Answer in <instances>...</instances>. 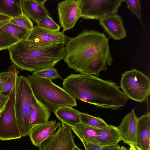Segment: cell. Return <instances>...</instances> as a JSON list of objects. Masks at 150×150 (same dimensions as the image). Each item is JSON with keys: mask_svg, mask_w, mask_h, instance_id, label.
Wrapping results in <instances>:
<instances>
[{"mask_svg": "<svg viewBox=\"0 0 150 150\" xmlns=\"http://www.w3.org/2000/svg\"><path fill=\"white\" fill-rule=\"evenodd\" d=\"M63 81V88L74 99L97 108L119 110L129 99L117 83L94 75L71 73Z\"/></svg>", "mask_w": 150, "mask_h": 150, "instance_id": "1", "label": "cell"}, {"mask_svg": "<svg viewBox=\"0 0 150 150\" xmlns=\"http://www.w3.org/2000/svg\"><path fill=\"white\" fill-rule=\"evenodd\" d=\"M11 62L22 71H34L53 67L66 55L64 45L60 44L39 46L24 40L8 49Z\"/></svg>", "mask_w": 150, "mask_h": 150, "instance_id": "2", "label": "cell"}, {"mask_svg": "<svg viewBox=\"0 0 150 150\" xmlns=\"http://www.w3.org/2000/svg\"><path fill=\"white\" fill-rule=\"evenodd\" d=\"M109 38L103 33L85 30L65 45L64 60L68 67L79 72L97 56L110 54Z\"/></svg>", "mask_w": 150, "mask_h": 150, "instance_id": "3", "label": "cell"}, {"mask_svg": "<svg viewBox=\"0 0 150 150\" xmlns=\"http://www.w3.org/2000/svg\"><path fill=\"white\" fill-rule=\"evenodd\" d=\"M26 78L36 99L50 111L64 106L77 105L76 100L52 80L33 75Z\"/></svg>", "mask_w": 150, "mask_h": 150, "instance_id": "4", "label": "cell"}, {"mask_svg": "<svg viewBox=\"0 0 150 150\" xmlns=\"http://www.w3.org/2000/svg\"><path fill=\"white\" fill-rule=\"evenodd\" d=\"M37 100L26 77L18 76L16 82L15 109L18 128L21 137L29 135L32 129L30 116Z\"/></svg>", "mask_w": 150, "mask_h": 150, "instance_id": "5", "label": "cell"}, {"mask_svg": "<svg viewBox=\"0 0 150 150\" xmlns=\"http://www.w3.org/2000/svg\"><path fill=\"white\" fill-rule=\"evenodd\" d=\"M120 88L128 98L142 103L147 100L150 93V79L135 69L121 75Z\"/></svg>", "mask_w": 150, "mask_h": 150, "instance_id": "6", "label": "cell"}, {"mask_svg": "<svg viewBox=\"0 0 150 150\" xmlns=\"http://www.w3.org/2000/svg\"><path fill=\"white\" fill-rule=\"evenodd\" d=\"M16 86V83L11 90L5 108L0 114V140L1 141L19 139L22 137L15 111Z\"/></svg>", "mask_w": 150, "mask_h": 150, "instance_id": "7", "label": "cell"}, {"mask_svg": "<svg viewBox=\"0 0 150 150\" xmlns=\"http://www.w3.org/2000/svg\"><path fill=\"white\" fill-rule=\"evenodd\" d=\"M124 0H81V17L86 20H100L117 14Z\"/></svg>", "mask_w": 150, "mask_h": 150, "instance_id": "8", "label": "cell"}, {"mask_svg": "<svg viewBox=\"0 0 150 150\" xmlns=\"http://www.w3.org/2000/svg\"><path fill=\"white\" fill-rule=\"evenodd\" d=\"M71 127L60 123L57 132L42 142L39 150H72L76 145Z\"/></svg>", "mask_w": 150, "mask_h": 150, "instance_id": "9", "label": "cell"}, {"mask_svg": "<svg viewBox=\"0 0 150 150\" xmlns=\"http://www.w3.org/2000/svg\"><path fill=\"white\" fill-rule=\"evenodd\" d=\"M69 38L63 31L50 30L36 25L34 26L25 40L35 45L42 46L60 44L65 45Z\"/></svg>", "mask_w": 150, "mask_h": 150, "instance_id": "10", "label": "cell"}, {"mask_svg": "<svg viewBox=\"0 0 150 150\" xmlns=\"http://www.w3.org/2000/svg\"><path fill=\"white\" fill-rule=\"evenodd\" d=\"M81 0H65L57 5L59 22L63 32L72 29L81 17Z\"/></svg>", "mask_w": 150, "mask_h": 150, "instance_id": "11", "label": "cell"}, {"mask_svg": "<svg viewBox=\"0 0 150 150\" xmlns=\"http://www.w3.org/2000/svg\"><path fill=\"white\" fill-rule=\"evenodd\" d=\"M99 24L107 34L115 40H122L126 36L122 19L117 14L104 18L99 21Z\"/></svg>", "mask_w": 150, "mask_h": 150, "instance_id": "12", "label": "cell"}, {"mask_svg": "<svg viewBox=\"0 0 150 150\" xmlns=\"http://www.w3.org/2000/svg\"><path fill=\"white\" fill-rule=\"evenodd\" d=\"M138 117L134 108L126 115L117 127L120 133L122 140L128 145L136 144V133Z\"/></svg>", "mask_w": 150, "mask_h": 150, "instance_id": "13", "label": "cell"}, {"mask_svg": "<svg viewBox=\"0 0 150 150\" xmlns=\"http://www.w3.org/2000/svg\"><path fill=\"white\" fill-rule=\"evenodd\" d=\"M59 124L54 120L33 127L29 134L33 144L39 146L45 140L54 134Z\"/></svg>", "mask_w": 150, "mask_h": 150, "instance_id": "14", "label": "cell"}, {"mask_svg": "<svg viewBox=\"0 0 150 150\" xmlns=\"http://www.w3.org/2000/svg\"><path fill=\"white\" fill-rule=\"evenodd\" d=\"M137 143L142 150L150 149V114L148 112L138 118Z\"/></svg>", "mask_w": 150, "mask_h": 150, "instance_id": "15", "label": "cell"}, {"mask_svg": "<svg viewBox=\"0 0 150 150\" xmlns=\"http://www.w3.org/2000/svg\"><path fill=\"white\" fill-rule=\"evenodd\" d=\"M47 0H21L23 12L34 23L40 19L50 16L45 6Z\"/></svg>", "mask_w": 150, "mask_h": 150, "instance_id": "16", "label": "cell"}, {"mask_svg": "<svg viewBox=\"0 0 150 150\" xmlns=\"http://www.w3.org/2000/svg\"><path fill=\"white\" fill-rule=\"evenodd\" d=\"M121 140V136L118 127L109 125L101 129L97 139V144L101 147L117 144Z\"/></svg>", "mask_w": 150, "mask_h": 150, "instance_id": "17", "label": "cell"}, {"mask_svg": "<svg viewBox=\"0 0 150 150\" xmlns=\"http://www.w3.org/2000/svg\"><path fill=\"white\" fill-rule=\"evenodd\" d=\"M71 130L81 142L97 144L98 136L100 129L80 122L71 127Z\"/></svg>", "mask_w": 150, "mask_h": 150, "instance_id": "18", "label": "cell"}, {"mask_svg": "<svg viewBox=\"0 0 150 150\" xmlns=\"http://www.w3.org/2000/svg\"><path fill=\"white\" fill-rule=\"evenodd\" d=\"M54 112L57 117L62 122L70 127L81 122L79 117L80 112L71 107H62L57 109Z\"/></svg>", "mask_w": 150, "mask_h": 150, "instance_id": "19", "label": "cell"}, {"mask_svg": "<svg viewBox=\"0 0 150 150\" xmlns=\"http://www.w3.org/2000/svg\"><path fill=\"white\" fill-rule=\"evenodd\" d=\"M50 115V111L37 100L30 113V123L31 127L32 128L37 125L47 122Z\"/></svg>", "mask_w": 150, "mask_h": 150, "instance_id": "20", "label": "cell"}, {"mask_svg": "<svg viewBox=\"0 0 150 150\" xmlns=\"http://www.w3.org/2000/svg\"><path fill=\"white\" fill-rule=\"evenodd\" d=\"M23 13L21 0H0V13L13 18Z\"/></svg>", "mask_w": 150, "mask_h": 150, "instance_id": "21", "label": "cell"}, {"mask_svg": "<svg viewBox=\"0 0 150 150\" xmlns=\"http://www.w3.org/2000/svg\"><path fill=\"white\" fill-rule=\"evenodd\" d=\"M30 31L8 23L0 28V32L4 33L21 41L25 39Z\"/></svg>", "mask_w": 150, "mask_h": 150, "instance_id": "22", "label": "cell"}, {"mask_svg": "<svg viewBox=\"0 0 150 150\" xmlns=\"http://www.w3.org/2000/svg\"><path fill=\"white\" fill-rule=\"evenodd\" d=\"M7 71L9 73V75L0 93L9 96L13 86L16 83L19 71L12 64L9 66Z\"/></svg>", "mask_w": 150, "mask_h": 150, "instance_id": "23", "label": "cell"}, {"mask_svg": "<svg viewBox=\"0 0 150 150\" xmlns=\"http://www.w3.org/2000/svg\"><path fill=\"white\" fill-rule=\"evenodd\" d=\"M79 117L81 122L95 128L102 129L108 125L102 118L87 113L80 112Z\"/></svg>", "mask_w": 150, "mask_h": 150, "instance_id": "24", "label": "cell"}, {"mask_svg": "<svg viewBox=\"0 0 150 150\" xmlns=\"http://www.w3.org/2000/svg\"><path fill=\"white\" fill-rule=\"evenodd\" d=\"M33 76L52 80L58 78L62 79L57 69L53 67L46 68L33 71Z\"/></svg>", "mask_w": 150, "mask_h": 150, "instance_id": "25", "label": "cell"}, {"mask_svg": "<svg viewBox=\"0 0 150 150\" xmlns=\"http://www.w3.org/2000/svg\"><path fill=\"white\" fill-rule=\"evenodd\" d=\"M9 23L26 29L30 31L34 27L33 23L29 17L23 12L19 16L11 18Z\"/></svg>", "mask_w": 150, "mask_h": 150, "instance_id": "26", "label": "cell"}, {"mask_svg": "<svg viewBox=\"0 0 150 150\" xmlns=\"http://www.w3.org/2000/svg\"><path fill=\"white\" fill-rule=\"evenodd\" d=\"M36 23L38 26L55 31H59L61 27L49 15L38 20Z\"/></svg>", "mask_w": 150, "mask_h": 150, "instance_id": "27", "label": "cell"}, {"mask_svg": "<svg viewBox=\"0 0 150 150\" xmlns=\"http://www.w3.org/2000/svg\"><path fill=\"white\" fill-rule=\"evenodd\" d=\"M19 41L18 39L0 32V51L8 49Z\"/></svg>", "mask_w": 150, "mask_h": 150, "instance_id": "28", "label": "cell"}, {"mask_svg": "<svg viewBox=\"0 0 150 150\" xmlns=\"http://www.w3.org/2000/svg\"><path fill=\"white\" fill-rule=\"evenodd\" d=\"M127 7L140 21H141V3L139 0H124Z\"/></svg>", "mask_w": 150, "mask_h": 150, "instance_id": "29", "label": "cell"}, {"mask_svg": "<svg viewBox=\"0 0 150 150\" xmlns=\"http://www.w3.org/2000/svg\"><path fill=\"white\" fill-rule=\"evenodd\" d=\"M85 150H101V147L98 144L82 141Z\"/></svg>", "mask_w": 150, "mask_h": 150, "instance_id": "30", "label": "cell"}, {"mask_svg": "<svg viewBox=\"0 0 150 150\" xmlns=\"http://www.w3.org/2000/svg\"><path fill=\"white\" fill-rule=\"evenodd\" d=\"M9 96L0 93V114L4 110L8 101Z\"/></svg>", "mask_w": 150, "mask_h": 150, "instance_id": "31", "label": "cell"}, {"mask_svg": "<svg viewBox=\"0 0 150 150\" xmlns=\"http://www.w3.org/2000/svg\"><path fill=\"white\" fill-rule=\"evenodd\" d=\"M9 75L8 71L0 72V92L2 90Z\"/></svg>", "mask_w": 150, "mask_h": 150, "instance_id": "32", "label": "cell"}, {"mask_svg": "<svg viewBox=\"0 0 150 150\" xmlns=\"http://www.w3.org/2000/svg\"><path fill=\"white\" fill-rule=\"evenodd\" d=\"M101 150H121V148L119 145L117 144L102 147Z\"/></svg>", "mask_w": 150, "mask_h": 150, "instance_id": "33", "label": "cell"}, {"mask_svg": "<svg viewBox=\"0 0 150 150\" xmlns=\"http://www.w3.org/2000/svg\"><path fill=\"white\" fill-rule=\"evenodd\" d=\"M129 145L130 146L129 150H142L136 144H130Z\"/></svg>", "mask_w": 150, "mask_h": 150, "instance_id": "34", "label": "cell"}, {"mask_svg": "<svg viewBox=\"0 0 150 150\" xmlns=\"http://www.w3.org/2000/svg\"><path fill=\"white\" fill-rule=\"evenodd\" d=\"M11 18L0 13V22L9 20Z\"/></svg>", "mask_w": 150, "mask_h": 150, "instance_id": "35", "label": "cell"}, {"mask_svg": "<svg viewBox=\"0 0 150 150\" xmlns=\"http://www.w3.org/2000/svg\"><path fill=\"white\" fill-rule=\"evenodd\" d=\"M8 23L9 20L0 22V28Z\"/></svg>", "mask_w": 150, "mask_h": 150, "instance_id": "36", "label": "cell"}, {"mask_svg": "<svg viewBox=\"0 0 150 150\" xmlns=\"http://www.w3.org/2000/svg\"><path fill=\"white\" fill-rule=\"evenodd\" d=\"M72 150H82L79 148L76 145L73 148Z\"/></svg>", "mask_w": 150, "mask_h": 150, "instance_id": "37", "label": "cell"}, {"mask_svg": "<svg viewBox=\"0 0 150 150\" xmlns=\"http://www.w3.org/2000/svg\"><path fill=\"white\" fill-rule=\"evenodd\" d=\"M121 148V150H128L127 148L123 146H122Z\"/></svg>", "mask_w": 150, "mask_h": 150, "instance_id": "38", "label": "cell"}]
</instances>
